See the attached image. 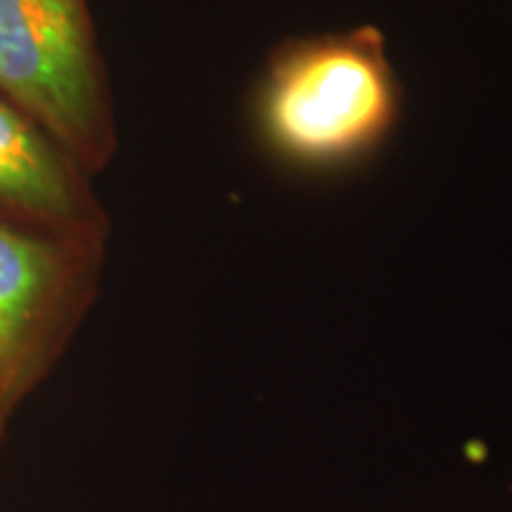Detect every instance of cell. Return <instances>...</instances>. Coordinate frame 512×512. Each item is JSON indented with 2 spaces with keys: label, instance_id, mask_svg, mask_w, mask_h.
I'll list each match as a JSON object with an SVG mask.
<instances>
[{
  "label": "cell",
  "instance_id": "obj_1",
  "mask_svg": "<svg viewBox=\"0 0 512 512\" xmlns=\"http://www.w3.org/2000/svg\"><path fill=\"white\" fill-rule=\"evenodd\" d=\"M403 93L373 24L292 36L266 57L252 124L275 162L335 174L373 157L401 119Z\"/></svg>",
  "mask_w": 512,
  "mask_h": 512
},
{
  "label": "cell",
  "instance_id": "obj_2",
  "mask_svg": "<svg viewBox=\"0 0 512 512\" xmlns=\"http://www.w3.org/2000/svg\"><path fill=\"white\" fill-rule=\"evenodd\" d=\"M0 93L83 171L112 157V105L86 0H0Z\"/></svg>",
  "mask_w": 512,
  "mask_h": 512
},
{
  "label": "cell",
  "instance_id": "obj_3",
  "mask_svg": "<svg viewBox=\"0 0 512 512\" xmlns=\"http://www.w3.org/2000/svg\"><path fill=\"white\" fill-rule=\"evenodd\" d=\"M98 242L0 219V415L8 420L53 361L86 302Z\"/></svg>",
  "mask_w": 512,
  "mask_h": 512
},
{
  "label": "cell",
  "instance_id": "obj_4",
  "mask_svg": "<svg viewBox=\"0 0 512 512\" xmlns=\"http://www.w3.org/2000/svg\"><path fill=\"white\" fill-rule=\"evenodd\" d=\"M81 174L36 121L0 98V219L100 245L102 216Z\"/></svg>",
  "mask_w": 512,
  "mask_h": 512
},
{
  "label": "cell",
  "instance_id": "obj_5",
  "mask_svg": "<svg viewBox=\"0 0 512 512\" xmlns=\"http://www.w3.org/2000/svg\"><path fill=\"white\" fill-rule=\"evenodd\" d=\"M3 425H5V420H3V415H0V432H3Z\"/></svg>",
  "mask_w": 512,
  "mask_h": 512
}]
</instances>
